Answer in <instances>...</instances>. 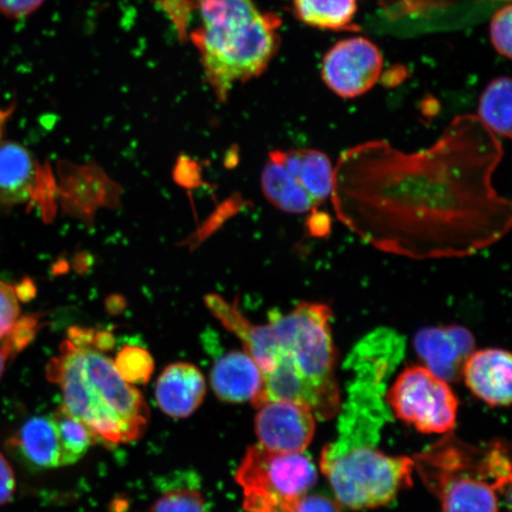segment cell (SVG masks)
Listing matches in <instances>:
<instances>
[{
    "label": "cell",
    "instance_id": "cell-14",
    "mask_svg": "<svg viewBox=\"0 0 512 512\" xmlns=\"http://www.w3.org/2000/svg\"><path fill=\"white\" fill-rule=\"evenodd\" d=\"M207 384L198 368L190 363L166 367L156 384V400L162 411L174 419L189 418L202 405Z\"/></svg>",
    "mask_w": 512,
    "mask_h": 512
},
{
    "label": "cell",
    "instance_id": "cell-10",
    "mask_svg": "<svg viewBox=\"0 0 512 512\" xmlns=\"http://www.w3.org/2000/svg\"><path fill=\"white\" fill-rule=\"evenodd\" d=\"M416 354L425 368L447 383L460 380L464 364L476 347V339L463 326L422 329L415 335Z\"/></svg>",
    "mask_w": 512,
    "mask_h": 512
},
{
    "label": "cell",
    "instance_id": "cell-13",
    "mask_svg": "<svg viewBox=\"0 0 512 512\" xmlns=\"http://www.w3.org/2000/svg\"><path fill=\"white\" fill-rule=\"evenodd\" d=\"M210 383L217 398L230 403L252 402L255 406L264 390V376L246 351H230L211 369Z\"/></svg>",
    "mask_w": 512,
    "mask_h": 512
},
{
    "label": "cell",
    "instance_id": "cell-21",
    "mask_svg": "<svg viewBox=\"0 0 512 512\" xmlns=\"http://www.w3.org/2000/svg\"><path fill=\"white\" fill-rule=\"evenodd\" d=\"M55 421L57 434H59L62 466L73 465L86 456L98 438L75 416L69 414L62 406L51 414Z\"/></svg>",
    "mask_w": 512,
    "mask_h": 512
},
{
    "label": "cell",
    "instance_id": "cell-25",
    "mask_svg": "<svg viewBox=\"0 0 512 512\" xmlns=\"http://www.w3.org/2000/svg\"><path fill=\"white\" fill-rule=\"evenodd\" d=\"M511 15V6H505L492 18L490 27L492 44L498 53L507 59H511Z\"/></svg>",
    "mask_w": 512,
    "mask_h": 512
},
{
    "label": "cell",
    "instance_id": "cell-16",
    "mask_svg": "<svg viewBox=\"0 0 512 512\" xmlns=\"http://www.w3.org/2000/svg\"><path fill=\"white\" fill-rule=\"evenodd\" d=\"M270 155L302 185L318 208L331 197L334 165L325 153L317 150L273 151Z\"/></svg>",
    "mask_w": 512,
    "mask_h": 512
},
{
    "label": "cell",
    "instance_id": "cell-24",
    "mask_svg": "<svg viewBox=\"0 0 512 512\" xmlns=\"http://www.w3.org/2000/svg\"><path fill=\"white\" fill-rule=\"evenodd\" d=\"M22 294L15 286L0 280V341H4L21 320Z\"/></svg>",
    "mask_w": 512,
    "mask_h": 512
},
{
    "label": "cell",
    "instance_id": "cell-11",
    "mask_svg": "<svg viewBox=\"0 0 512 512\" xmlns=\"http://www.w3.org/2000/svg\"><path fill=\"white\" fill-rule=\"evenodd\" d=\"M512 358L502 349L473 351L464 364L467 388L491 407H509L511 403Z\"/></svg>",
    "mask_w": 512,
    "mask_h": 512
},
{
    "label": "cell",
    "instance_id": "cell-18",
    "mask_svg": "<svg viewBox=\"0 0 512 512\" xmlns=\"http://www.w3.org/2000/svg\"><path fill=\"white\" fill-rule=\"evenodd\" d=\"M261 185L267 200L286 213L304 214L317 209L302 185L271 155L262 171Z\"/></svg>",
    "mask_w": 512,
    "mask_h": 512
},
{
    "label": "cell",
    "instance_id": "cell-15",
    "mask_svg": "<svg viewBox=\"0 0 512 512\" xmlns=\"http://www.w3.org/2000/svg\"><path fill=\"white\" fill-rule=\"evenodd\" d=\"M10 446L25 463L36 469L62 466V451L53 415L34 416L19 427Z\"/></svg>",
    "mask_w": 512,
    "mask_h": 512
},
{
    "label": "cell",
    "instance_id": "cell-12",
    "mask_svg": "<svg viewBox=\"0 0 512 512\" xmlns=\"http://www.w3.org/2000/svg\"><path fill=\"white\" fill-rule=\"evenodd\" d=\"M43 175L40 164L23 145L0 140V209L28 203Z\"/></svg>",
    "mask_w": 512,
    "mask_h": 512
},
{
    "label": "cell",
    "instance_id": "cell-26",
    "mask_svg": "<svg viewBox=\"0 0 512 512\" xmlns=\"http://www.w3.org/2000/svg\"><path fill=\"white\" fill-rule=\"evenodd\" d=\"M46 0H0V14L8 18H24L41 8Z\"/></svg>",
    "mask_w": 512,
    "mask_h": 512
},
{
    "label": "cell",
    "instance_id": "cell-5",
    "mask_svg": "<svg viewBox=\"0 0 512 512\" xmlns=\"http://www.w3.org/2000/svg\"><path fill=\"white\" fill-rule=\"evenodd\" d=\"M201 27L191 32L206 78L227 102L235 83L258 78L279 48V19L261 14L252 0H197Z\"/></svg>",
    "mask_w": 512,
    "mask_h": 512
},
{
    "label": "cell",
    "instance_id": "cell-4",
    "mask_svg": "<svg viewBox=\"0 0 512 512\" xmlns=\"http://www.w3.org/2000/svg\"><path fill=\"white\" fill-rule=\"evenodd\" d=\"M48 380L61 388L62 407L105 443L142 437L149 422L144 396L127 383L114 363L92 345L64 342L48 364Z\"/></svg>",
    "mask_w": 512,
    "mask_h": 512
},
{
    "label": "cell",
    "instance_id": "cell-1",
    "mask_svg": "<svg viewBox=\"0 0 512 512\" xmlns=\"http://www.w3.org/2000/svg\"><path fill=\"white\" fill-rule=\"evenodd\" d=\"M499 139L477 115L454 118L416 152L358 144L334 166L337 219L377 251L413 260L465 258L509 233L512 204L494 187Z\"/></svg>",
    "mask_w": 512,
    "mask_h": 512
},
{
    "label": "cell",
    "instance_id": "cell-19",
    "mask_svg": "<svg viewBox=\"0 0 512 512\" xmlns=\"http://www.w3.org/2000/svg\"><path fill=\"white\" fill-rule=\"evenodd\" d=\"M511 88L510 78L502 76L480 98L477 117L495 136L511 137Z\"/></svg>",
    "mask_w": 512,
    "mask_h": 512
},
{
    "label": "cell",
    "instance_id": "cell-23",
    "mask_svg": "<svg viewBox=\"0 0 512 512\" xmlns=\"http://www.w3.org/2000/svg\"><path fill=\"white\" fill-rule=\"evenodd\" d=\"M150 512H206V504L200 491L178 488L160 496Z\"/></svg>",
    "mask_w": 512,
    "mask_h": 512
},
{
    "label": "cell",
    "instance_id": "cell-17",
    "mask_svg": "<svg viewBox=\"0 0 512 512\" xmlns=\"http://www.w3.org/2000/svg\"><path fill=\"white\" fill-rule=\"evenodd\" d=\"M243 507L248 512H339L329 498L318 495H288L255 484H240Z\"/></svg>",
    "mask_w": 512,
    "mask_h": 512
},
{
    "label": "cell",
    "instance_id": "cell-3",
    "mask_svg": "<svg viewBox=\"0 0 512 512\" xmlns=\"http://www.w3.org/2000/svg\"><path fill=\"white\" fill-rule=\"evenodd\" d=\"M328 305L299 303L270 313L274 349L261 370L264 390L254 406L290 400L309 407L316 419L334 418L342 405L336 377V349Z\"/></svg>",
    "mask_w": 512,
    "mask_h": 512
},
{
    "label": "cell",
    "instance_id": "cell-8",
    "mask_svg": "<svg viewBox=\"0 0 512 512\" xmlns=\"http://www.w3.org/2000/svg\"><path fill=\"white\" fill-rule=\"evenodd\" d=\"M382 67L383 57L374 43L363 37L348 38L325 55L323 80L342 98H357L376 85Z\"/></svg>",
    "mask_w": 512,
    "mask_h": 512
},
{
    "label": "cell",
    "instance_id": "cell-9",
    "mask_svg": "<svg viewBox=\"0 0 512 512\" xmlns=\"http://www.w3.org/2000/svg\"><path fill=\"white\" fill-rule=\"evenodd\" d=\"M255 416L259 445L275 453H304L316 433L309 407L290 400L262 402Z\"/></svg>",
    "mask_w": 512,
    "mask_h": 512
},
{
    "label": "cell",
    "instance_id": "cell-2",
    "mask_svg": "<svg viewBox=\"0 0 512 512\" xmlns=\"http://www.w3.org/2000/svg\"><path fill=\"white\" fill-rule=\"evenodd\" d=\"M390 344L374 348L369 339L350 358L354 377L337 414L336 437L320 456V470L338 503L351 510L384 507L413 484L414 460L388 456L379 447L392 416L386 380L402 354L400 343Z\"/></svg>",
    "mask_w": 512,
    "mask_h": 512
},
{
    "label": "cell",
    "instance_id": "cell-22",
    "mask_svg": "<svg viewBox=\"0 0 512 512\" xmlns=\"http://www.w3.org/2000/svg\"><path fill=\"white\" fill-rule=\"evenodd\" d=\"M113 363L119 375L132 386L149 382L155 369L150 352L131 345L121 350Z\"/></svg>",
    "mask_w": 512,
    "mask_h": 512
},
{
    "label": "cell",
    "instance_id": "cell-7",
    "mask_svg": "<svg viewBox=\"0 0 512 512\" xmlns=\"http://www.w3.org/2000/svg\"><path fill=\"white\" fill-rule=\"evenodd\" d=\"M386 400L396 418L421 433L447 434L456 426L459 401L450 384L425 367L402 371L389 388Z\"/></svg>",
    "mask_w": 512,
    "mask_h": 512
},
{
    "label": "cell",
    "instance_id": "cell-20",
    "mask_svg": "<svg viewBox=\"0 0 512 512\" xmlns=\"http://www.w3.org/2000/svg\"><path fill=\"white\" fill-rule=\"evenodd\" d=\"M300 21L319 29L348 27L356 14V0H293Z\"/></svg>",
    "mask_w": 512,
    "mask_h": 512
},
{
    "label": "cell",
    "instance_id": "cell-27",
    "mask_svg": "<svg viewBox=\"0 0 512 512\" xmlns=\"http://www.w3.org/2000/svg\"><path fill=\"white\" fill-rule=\"evenodd\" d=\"M16 492V477L14 469L0 452V507L8 504Z\"/></svg>",
    "mask_w": 512,
    "mask_h": 512
},
{
    "label": "cell",
    "instance_id": "cell-6",
    "mask_svg": "<svg viewBox=\"0 0 512 512\" xmlns=\"http://www.w3.org/2000/svg\"><path fill=\"white\" fill-rule=\"evenodd\" d=\"M413 460L443 512H498V492L510 488L511 463L503 444L482 448L447 435Z\"/></svg>",
    "mask_w": 512,
    "mask_h": 512
},
{
    "label": "cell",
    "instance_id": "cell-28",
    "mask_svg": "<svg viewBox=\"0 0 512 512\" xmlns=\"http://www.w3.org/2000/svg\"><path fill=\"white\" fill-rule=\"evenodd\" d=\"M15 354V351L12 350L11 345L6 339L4 341H0V380L5 373L6 363H8L9 357Z\"/></svg>",
    "mask_w": 512,
    "mask_h": 512
}]
</instances>
